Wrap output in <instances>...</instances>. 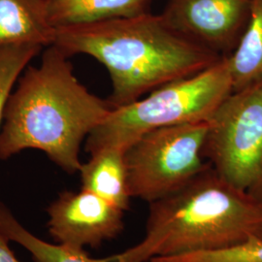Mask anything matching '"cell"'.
Here are the masks:
<instances>
[{
	"instance_id": "15",
	"label": "cell",
	"mask_w": 262,
	"mask_h": 262,
	"mask_svg": "<svg viewBox=\"0 0 262 262\" xmlns=\"http://www.w3.org/2000/svg\"><path fill=\"white\" fill-rule=\"evenodd\" d=\"M150 262H262V240H253L222 251L154 258Z\"/></svg>"
},
{
	"instance_id": "3",
	"label": "cell",
	"mask_w": 262,
	"mask_h": 262,
	"mask_svg": "<svg viewBox=\"0 0 262 262\" xmlns=\"http://www.w3.org/2000/svg\"><path fill=\"white\" fill-rule=\"evenodd\" d=\"M262 240V203L221 178L211 164L177 191L149 204L139 243L97 262L215 252Z\"/></svg>"
},
{
	"instance_id": "1",
	"label": "cell",
	"mask_w": 262,
	"mask_h": 262,
	"mask_svg": "<svg viewBox=\"0 0 262 262\" xmlns=\"http://www.w3.org/2000/svg\"><path fill=\"white\" fill-rule=\"evenodd\" d=\"M68 58L49 46L40 66H28L18 79L0 129L1 160L35 149L68 174L80 171L83 142L112 108L80 83Z\"/></svg>"
},
{
	"instance_id": "7",
	"label": "cell",
	"mask_w": 262,
	"mask_h": 262,
	"mask_svg": "<svg viewBox=\"0 0 262 262\" xmlns=\"http://www.w3.org/2000/svg\"><path fill=\"white\" fill-rule=\"evenodd\" d=\"M252 1L168 0L160 16L179 35L227 57L247 28Z\"/></svg>"
},
{
	"instance_id": "2",
	"label": "cell",
	"mask_w": 262,
	"mask_h": 262,
	"mask_svg": "<svg viewBox=\"0 0 262 262\" xmlns=\"http://www.w3.org/2000/svg\"><path fill=\"white\" fill-rule=\"evenodd\" d=\"M54 45L66 56L88 55L107 69L112 109L162 85L202 72L223 57L179 35L150 13L56 28Z\"/></svg>"
},
{
	"instance_id": "16",
	"label": "cell",
	"mask_w": 262,
	"mask_h": 262,
	"mask_svg": "<svg viewBox=\"0 0 262 262\" xmlns=\"http://www.w3.org/2000/svg\"><path fill=\"white\" fill-rule=\"evenodd\" d=\"M9 240L0 232V262H20L11 251Z\"/></svg>"
},
{
	"instance_id": "6",
	"label": "cell",
	"mask_w": 262,
	"mask_h": 262,
	"mask_svg": "<svg viewBox=\"0 0 262 262\" xmlns=\"http://www.w3.org/2000/svg\"><path fill=\"white\" fill-rule=\"evenodd\" d=\"M209 122H190L149 131L125 150L131 198L149 204L185 187L209 162L202 148Z\"/></svg>"
},
{
	"instance_id": "17",
	"label": "cell",
	"mask_w": 262,
	"mask_h": 262,
	"mask_svg": "<svg viewBox=\"0 0 262 262\" xmlns=\"http://www.w3.org/2000/svg\"><path fill=\"white\" fill-rule=\"evenodd\" d=\"M43 1H44V2H46V3H49V2H50V1H52V0H43Z\"/></svg>"
},
{
	"instance_id": "10",
	"label": "cell",
	"mask_w": 262,
	"mask_h": 262,
	"mask_svg": "<svg viewBox=\"0 0 262 262\" xmlns=\"http://www.w3.org/2000/svg\"><path fill=\"white\" fill-rule=\"evenodd\" d=\"M82 189L91 191L123 211L129 208L125 150L105 148L91 155L79 171Z\"/></svg>"
},
{
	"instance_id": "4",
	"label": "cell",
	"mask_w": 262,
	"mask_h": 262,
	"mask_svg": "<svg viewBox=\"0 0 262 262\" xmlns=\"http://www.w3.org/2000/svg\"><path fill=\"white\" fill-rule=\"evenodd\" d=\"M233 93L228 58L195 75L162 85L133 103L112 109L85 139L92 155L105 148L130 146L143 134L161 127L208 122Z\"/></svg>"
},
{
	"instance_id": "9",
	"label": "cell",
	"mask_w": 262,
	"mask_h": 262,
	"mask_svg": "<svg viewBox=\"0 0 262 262\" xmlns=\"http://www.w3.org/2000/svg\"><path fill=\"white\" fill-rule=\"evenodd\" d=\"M56 28L43 0H0V48L17 44L54 45Z\"/></svg>"
},
{
	"instance_id": "11",
	"label": "cell",
	"mask_w": 262,
	"mask_h": 262,
	"mask_svg": "<svg viewBox=\"0 0 262 262\" xmlns=\"http://www.w3.org/2000/svg\"><path fill=\"white\" fill-rule=\"evenodd\" d=\"M154 0H52L48 19L54 28L86 25L150 13Z\"/></svg>"
},
{
	"instance_id": "8",
	"label": "cell",
	"mask_w": 262,
	"mask_h": 262,
	"mask_svg": "<svg viewBox=\"0 0 262 262\" xmlns=\"http://www.w3.org/2000/svg\"><path fill=\"white\" fill-rule=\"evenodd\" d=\"M48 227L57 244L99 248L124 228V211L91 191H63L48 207Z\"/></svg>"
},
{
	"instance_id": "14",
	"label": "cell",
	"mask_w": 262,
	"mask_h": 262,
	"mask_svg": "<svg viewBox=\"0 0 262 262\" xmlns=\"http://www.w3.org/2000/svg\"><path fill=\"white\" fill-rule=\"evenodd\" d=\"M44 47L34 44H17L0 48V129L7 99L23 70Z\"/></svg>"
},
{
	"instance_id": "5",
	"label": "cell",
	"mask_w": 262,
	"mask_h": 262,
	"mask_svg": "<svg viewBox=\"0 0 262 262\" xmlns=\"http://www.w3.org/2000/svg\"><path fill=\"white\" fill-rule=\"evenodd\" d=\"M208 122L203 159L262 203V81L230 94Z\"/></svg>"
},
{
	"instance_id": "12",
	"label": "cell",
	"mask_w": 262,
	"mask_h": 262,
	"mask_svg": "<svg viewBox=\"0 0 262 262\" xmlns=\"http://www.w3.org/2000/svg\"><path fill=\"white\" fill-rule=\"evenodd\" d=\"M228 63L233 93L262 81V0H253L249 23Z\"/></svg>"
},
{
	"instance_id": "13",
	"label": "cell",
	"mask_w": 262,
	"mask_h": 262,
	"mask_svg": "<svg viewBox=\"0 0 262 262\" xmlns=\"http://www.w3.org/2000/svg\"><path fill=\"white\" fill-rule=\"evenodd\" d=\"M0 232L24 247L35 262H97L82 249L48 243L20 225L9 208L0 202Z\"/></svg>"
}]
</instances>
